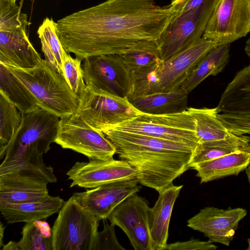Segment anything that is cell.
I'll return each mask as SVG.
<instances>
[{
    "label": "cell",
    "mask_w": 250,
    "mask_h": 250,
    "mask_svg": "<svg viewBox=\"0 0 250 250\" xmlns=\"http://www.w3.org/2000/svg\"><path fill=\"white\" fill-rule=\"evenodd\" d=\"M16 1L17 0H12V3L14 5L16 4Z\"/></svg>",
    "instance_id": "44"
},
{
    "label": "cell",
    "mask_w": 250,
    "mask_h": 250,
    "mask_svg": "<svg viewBox=\"0 0 250 250\" xmlns=\"http://www.w3.org/2000/svg\"><path fill=\"white\" fill-rule=\"evenodd\" d=\"M216 245L209 241H203L191 238L188 241L167 244L165 250H215Z\"/></svg>",
    "instance_id": "36"
},
{
    "label": "cell",
    "mask_w": 250,
    "mask_h": 250,
    "mask_svg": "<svg viewBox=\"0 0 250 250\" xmlns=\"http://www.w3.org/2000/svg\"><path fill=\"white\" fill-rule=\"evenodd\" d=\"M247 242H248V247L246 249V250H250V238H248L247 239Z\"/></svg>",
    "instance_id": "43"
},
{
    "label": "cell",
    "mask_w": 250,
    "mask_h": 250,
    "mask_svg": "<svg viewBox=\"0 0 250 250\" xmlns=\"http://www.w3.org/2000/svg\"><path fill=\"white\" fill-rule=\"evenodd\" d=\"M111 128L184 143L194 148L198 144L195 122L188 110L161 115L142 113Z\"/></svg>",
    "instance_id": "8"
},
{
    "label": "cell",
    "mask_w": 250,
    "mask_h": 250,
    "mask_svg": "<svg viewBox=\"0 0 250 250\" xmlns=\"http://www.w3.org/2000/svg\"><path fill=\"white\" fill-rule=\"evenodd\" d=\"M215 46L213 42L202 37L186 49L161 61L158 72V92L170 91L179 87Z\"/></svg>",
    "instance_id": "16"
},
{
    "label": "cell",
    "mask_w": 250,
    "mask_h": 250,
    "mask_svg": "<svg viewBox=\"0 0 250 250\" xmlns=\"http://www.w3.org/2000/svg\"><path fill=\"white\" fill-rule=\"evenodd\" d=\"M230 44L211 49L179 87L189 93L209 76H216L221 72L229 62Z\"/></svg>",
    "instance_id": "24"
},
{
    "label": "cell",
    "mask_w": 250,
    "mask_h": 250,
    "mask_svg": "<svg viewBox=\"0 0 250 250\" xmlns=\"http://www.w3.org/2000/svg\"><path fill=\"white\" fill-rule=\"evenodd\" d=\"M175 16L170 4L154 0H106L57 21L56 32L65 51L83 61L158 48Z\"/></svg>",
    "instance_id": "1"
},
{
    "label": "cell",
    "mask_w": 250,
    "mask_h": 250,
    "mask_svg": "<svg viewBox=\"0 0 250 250\" xmlns=\"http://www.w3.org/2000/svg\"><path fill=\"white\" fill-rule=\"evenodd\" d=\"M64 203L60 197L49 195L36 201L0 203V211L8 223H28L46 219L59 212Z\"/></svg>",
    "instance_id": "20"
},
{
    "label": "cell",
    "mask_w": 250,
    "mask_h": 250,
    "mask_svg": "<svg viewBox=\"0 0 250 250\" xmlns=\"http://www.w3.org/2000/svg\"><path fill=\"white\" fill-rule=\"evenodd\" d=\"M250 165V146L216 159L193 166L200 183L238 175Z\"/></svg>",
    "instance_id": "21"
},
{
    "label": "cell",
    "mask_w": 250,
    "mask_h": 250,
    "mask_svg": "<svg viewBox=\"0 0 250 250\" xmlns=\"http://www.w3.org/2000/svg\"><path fill=\"white\" fill-rule=\"evenodd\" d=\"M115 225L106 223L103 230L97 232L92 250H125L118 241L115 230Z\"/></svg>",
    "instance_id": "34"
},
{
    "label": "cell",
    "mask_w": 250,
    "mask_h": 250,
    "mask_svg": "<svg viewBox=\"0 0 250 250\" xmlns=\"http://www.w3.org/2000/svg\"><path fill=\"white\" fill-rule=\"evenodd\" d=\"M250 32V0H218L203 38L215 46L230 44Z\"/></svg>",
    "instance_id": "11"
},
{
    "label": "cell",
    "mask_w": 250,
    "mask_h": 250,
    "mask_svg": "<svg viewBox=\"0 0 250 250\" xmlns=\"http://www.w3.org/2000/svg\"><path fill=\"white\" fill-rule=\"evenodd\" d=\"M0 92L16 105L22 115L40 107L38 101L27 87L6 65L0 63Z\"/></svg>",
    "instance_id": "26"
},
{
    "label": "cell",
    "mask_w": 250,
    "mask_h": 250,
    "mask_svg": "<svg viewBox=\"0 0 250 250\" xmlns=\"http://www.w3.org/2000/svg\"><path fill=\"white\" fill-rule=\"evenodd\" d=\"M208 0H172L170 4L176 15L175 20L182 14L197 8Z\"/></svg>",
    "instance_id": "37"
},
{
    "label": "cell",
    "mask_w": 250,
    "mask_h": 250,
    "mask_svg": "<svg viewBox=\"0 0 250 250\" xmlns=\"http://www.w3.org/2000/svg\"><path fill=\"white\" fill-rule=\"evenodd\" d=\"M2 250H20L18 242L10 241L6 245H3Z\"/></svg>",
    "instance_id": "39"
},
{
    "label": "cell",
    "mask_w": 250,
    "mask_h": 250,
    "mask_svg": "<svg viewBox=\"0 0 250 250\" xmlns=\"http://www.w3.org/2000/svg\"><path fill=\"white\" fill-rule=\"evenodd\" d=\"M21 234L18 242L20 250H53L52 229L47 222L37 220L25 223Z\"/></svg>",
    "instance_id": "30"
},
{
    "label": "cell",
    "mask_w": 250,
    "mask_h": 250,
    "mask_svg": "<svg viewBox=\"0 0 250 250\" xmlns=\"http://www.w3.org/2000/svg\"><path fill=\"white\" fill-rule=\"evenodd\" d=\"M245 170L248 181L250 184V165Z\"/></svg>",
    "instance_id": "42"
},
{
    "label": "cell",
    "mask_w": 250,
    "mask_h": 250,
    "mask_svg": "<svg viewBox=\"0 0 250 250\" xmlns=\"http://www.w3.org/2000/svg\"><path fill=\"white\" fill-rule=\"evenodd\" d=\"M60 118L44 109L22 115L21 125L7 145L0 175L25 171L48 183L57 179L53 168L47 166L42 155L50 149L56 138Z\"/></svg>",
    "instance_id": "3"
},
{
    "label": "cell",
    "mask_w": 250,
    "mask_h": 250,
    "mask_svg": "<svg viewBox=\"0 0 250 250\" xmlns=\"http://www.w3.org/2000/svg\"><path fill=\"white\" fill-rule=\"evenodd\" d=\"M216 108L218 113L250 115V64L235 74Z\"/></svg>",
    "instance_id": "23"
},
{
    "label": "cell",
    "mask_w": 250,
    "mask_h": 250,
    "mask_svg": "<svg viewBox=\"0 0 250 250\" xmlns=\"http://www.w3.org/2000/svg\"><path fill=\"white\" fill-rule=\"evenodd\" d=\"M15 5L12 0H0V13L6 11Z\"/></svg>",
    "instance_id": "38"
},
{
    "label": "cell",
    "mask_w": 250,
    "mask_h": 250,
    "mask_svg": "<svg viewBox=\"0 0 250 250\" xmlns=\"http://www.w3.org/2000/svg\"><path fill=\"white\" fill-rule=\"evenodd\" d=\"M250 146V137L234 135L221 141L199 143L193 150L189 167L216 159Z\"/></svg>",
    "instance_id": "27"
},
{
    "label": "cell",
    "mask_w": 250,
    "mask_h": 250,
    "mask_svg": "<svg viewBox=\"0 0 250 250\" xmlns=\"http://www.w3.org/2000/svg\"><path fill=\"white\" fill-rule=\"evenodd\" d=\"M27 15L17 4L0 13V63L28 69L42 60L30 42Z\"/></svg>",
    "instance_id": "6"
},
{
    "label": "cell",
    "mask_w": 250,
    "mask_h": 250,
    "mask_svg": "<svg viewBox=\"0 0 250 250\" xmlns=\"http://www.w3.org/2000/svg\"><path fill=\"white\" fill-rule=\"evenodd\" d=\"M102 132L115 146L119 158L135 169L139 183L158 192L190 168L195 148L188 145L114 128Z\"/></svg>",
    "instance_id": "2"
},
{
    "label": "cell",
    "mask_w": 250,
    "mask_h": 250,
    "mask_svg": "<svg viewBox=\"0 0 250 250\" xmlns=\"http://www.w3.org/2000/svg\"><path fill=\"white\" fill-rule=\"evenodd\" d=\"M6 66L30 90L40 108L60 118L77 112L78 96L64 76L52 68L45 60L28 69Z\"/></svg>",
    "instance_id": "4"
},
{
    "label": "cell",
    "mask_w": 250,
    "mask_h": 250,
    "mask_svg": "<svg viewBox=\"0 0 250 250\" xmlns=\"http://www.w3.org/2000/svg\"><path fill=\"white\" fill-rule=\"evenodd\" d=\"M138 180L126 179L105 184L73 196L77 202L99 220L107 217L121 202L138 192Z\"/></svg>",
    "instance_id": "17"
},
{
    "label": "cell",
    "mask_w": 250,
    "mask_h": 250,
    "mask_svg": "<svg viewBox=\"0 0 250 250\" xmlns=\"http://www.w3.org/2000/svg\"><path fill=\"white\" fill-rule=\"evenodd\" d=\"M183 186L173 184L161 191L148 215L151 250H165L168 236V228L172 209Z\"/></svg>",
    "instance_id": "19"
},
{
    "label": "cell",
    "mask_w": 250,
    "mask_h": 250,
    "mask_svg": "<svg viewBox=\"0 0 250 250\" xmlns=\"http://www.w3.org/2000/svg\"><path fill=\"white\" fill-rule=\"evenodd\" d=\"M86 84L112 95L127 98L132 87L131 71L121 55L91 56L82 66Z\"/></svg>",
    "instance_id": "12"
},
{
    "label": "cell",
    "mask_w": 250,
    "mask_h": 250,
    "mask_svg": "<svg viewBox=\"0 0 250 250\" xmlns=\"http://www.w3.org/2000/svg\"><path fill=\"white\" fill-rule=\"evenodd\" d=\"M247 214L246 209L237 208L220 209L207 207L187 221V226L203 233L211 243L229 246L233 239L239 222Z\"/></svg>",
    "instance_id": "15"
},
{
    "label": "cell",
    "mask_w": 250,
    "mask_h": 250,
    "mask_svg": "<svg viewBox=\"0 0 250 250\" xmlns=\"http://www.w3.org/2000/svg\"><path fill=\"white\" fill-rule=\"evenodd\" d=\"M0 158L5 155L8 144L21 126L22 114L18 108L0 92Z\"/></svg>",
    "instance_id": "29"
},
{
    "label": "cell",
    "mask_w": 250,
    "mask_h": 250,
    "mask_svg": "<svg viewBox=\"0 0 250 250\" xmlns=\"http://www.w3.org/2000/svg\"><path fill=\"white\" fill-rule=\"evenodd\" d=\"M99 221L73 195L64 202L52 228L53 250H92Z\"/></svg>",
    "instance_id": "5"
},
{
    "label": "cell",
    "mask_w": 250,
    "mask_h": 250,
    "mask_svg": "<svg viewBox=\"0 0 250 250\" xmlns=\"http://www.w3.org/2000/svg\"><path fill=\"white\" fill-rule=\"evenodd\" d=\"M218 0H208L176 18L158 42L160 59L165 61L200 39Z\"/></svg>",
    "instance_id": "10"
},
{
    "label": "cell",
    "mask_w": 250,
    "mask_h": 250,
    "mask_svg": "<svg viewBox=\"0 0 250 250\" xmlns=\"http://www.w3.org/2000/svg\"><path fill=\"white\" fill-rule=\"evenodd\" d=\"M48 183L33 173L18 171L0 175V203L36 201L49 195Z\"/></svg>",
    "instance_id": "18"
},
{
    "label": "cell",
    "mask_w": 250,
    "mask_h": 250,
    "mask_svg": "<svg viewBox=\"0 0 250 250\" xmlns=\"http://www.w3.org/2000/svg\"><path fill=\"white\" fill-rule=\"evenodd\" d=\"M4 227L3 226V224L1 222H0V248H1L2 245V239H3V234L4 232Z\"/></svg>",
    "instance_id": "41"
},
{
    "label": "cell",
    "mask_w": 250,
    "mask_h": 250,
    "mask_svg": "<svg viewBox=\"0 0 250 250\" xmlns=\"http://www.w3.org/2000/svg\"><path fill=\"white\" fill-rule=\"evenodd\" d=\"M130 70L150 65L161 61L158 49H150L133 51L122 55Z\"/></svg>",
    "instance_id": "33"
},
{
    "label": "cell",
    "mask_w": 250,
    "mask_h": 250,
    "mask_svg": "<svg viewBox=\"0 0 250 250\" xmlns=\"http://www.w3.org/2000/svg\"><path fill=\"white\" fill-rule=\"evenodd\" d=\"M55 143L89 160L113 158L116 152L114 144L103 132L92 128L76 113L60 118Z\"/></svg>",
    "instance_id": "9"
},
{
    "label": "cell",
    "mask_w": 250,
    "mask_h": 250,
    "mask_svg": "<svg viewBox=\"0 0 250 250\" xmlns=\"http://www.w3.org/2000/svg\"><path fill=\"white\" fill-rule=\"evenodd\" d=\"M76 114L92 128L102 132L142 114L123 98L86 85L78 95Z\"/></svg>",
    "instance_id": "7"
},
{
    "label": "cell",
    "mask_w": 250,
    "mask_h": 250,
    "mask_svg": "<svg viewBox=\"0 0 250 250\" xmlns=\"http://www.w3.org/2000/svg\"><path fill=\"white\" fill-rule=\"evenodd\" d=\"M66 175L72 181L70 188L78 186L93 188L109 183L135 179L137 172L125 161L115 160L113 157L90 160L88 162H77Z\"/></svg>",
    "instance_id": "14"
},
{
    "label": "cell",
    "mask_w": 250,
    "mask_h": 250,
    "mask_svg": "<svg viewBox=\"0 0 250 250\" xmlns=\"http://www.w3.org/2000/svg\"><path fill=\"white\" fill-rule=\"evenodd\" d=\"M245 51L250 60V38L246 41Z\"/></svg>",
    "instance_id": "40"
},
{
    "label": "cell",
    "mask_w": 250,
    "mask_h": 250,
    "mask_svg": "<svg viewBox=\"0 0 250 250\" xmlns=\"http://www.w3.org/2000/svg\"><path fill=\"white\" fill-rule=\"evenodd\" d=\"M37 34L45 61L52 68L63 76L62 60L65 51L57 35L56 22L46 17L39 27Z\"/></svg>",
    "instance_id": "28"
},
{
    "label": "cell",
    "mask_w": 250,
    "mask_h": 250,
    "mask_svg": "<svg viewBox=\"0 0 250 250\" xmlns=\"http://www.w3.org/2000/svg\"><path fill=\"white\" fill-rule=\"evenodd\" d=\"M187 110L194 119L198 144L226 140L235 135L218 118L216 107L213 108L189 107Z\"/></svg>",
    "instance_id": "25"
},
{
    "label": "cell",
    "mask_w": 250,
    "mask_h": 250,
    "mask_svg": "<svg viewBox=\"0 0 250 250\" xmlns=\"http://www.w3.org/2000/svg\"><path fill=\"white\" fill-rule=\"evenodd\" d=\"M82 61L78 58H72L66 52L63 54L62 60L63 76L71 89L78 96L86 85L81 66Z\"/></svg>",
    "instance_id": "32"
},
{
    "label": "cell",
    "mask_w": 250,
    "mask_h": 250,
    "mask_svg": "<svg viewBox=\"0 0 250 250\" xmlns=\"http://www.w3.org/2000/svg\"><path fill=\"white\" fill-rule=\"evenodd\" d=\"M188 93L178 88L167 92L130 96L127 98L130 103L143 113L161 115L182 112L188 109Z\"/></svg>",
    "instance_id": "22"
},
{
    "label": "cell",
    "mask_w": 250,
    "mask_h": 250,
    "mask_svg": "<svg viewBox=\"0 0 250 250\" xmlns=\"http://www.w3.org/2000/svg\"><path fill=\"white\" fill-rule=\"evenodd\" d=\"M148 205L145 198L135 193L117 206L107 218L125 232L135 250H151Z\"/></svg>",
    "instance_id": "13"
},
{
    "label": "cell",
    "mask_w": 250,
    "mask_h": 250,
    "mask_svg": "<svg viewBox=\"0 0 250 250\" xmlns=\"http://www.w3.org/2000/svg\"><path fill=\"white\" fill-rule=\"evenodd\" d=\"M161 61L131 70L132 87L128 97L158 92V72Z\"/></svg>",
    "instance_id": "31"
},
{
    "label": "cell",
    "mask_w": 250,
    "mask_h": 250,
    "mask_svg": "<svg viewBox=\"0 0 250 250\" xmlns=\"http://www.w3.org/2000/svg\"><path fill=\"white\" fill-rule=\"evenodd\" d=\"M217 117L233 134L250 135V115L218 113Z\"/></svg>",
    "instance_id": "35"
}]
</instances>
